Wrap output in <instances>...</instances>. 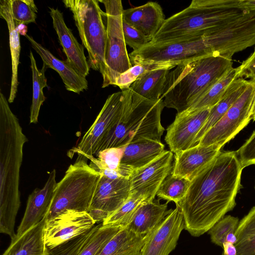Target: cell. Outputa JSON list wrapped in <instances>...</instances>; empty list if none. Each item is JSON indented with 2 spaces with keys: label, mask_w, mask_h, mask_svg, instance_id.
<instances>
[{
  "label": "cell",
  "mask_w": 255,
  "mask_h": 255,
  "mask_svg": "<svg viewBox=\"0 0 255 255\" xmlns=\"http://www.w3.org/2000/svg\"><path fill=\"white\" fill-rule=\"evenodd\" d=\"M0 16L5 20L9 32L12 74L8 102L11 103L14 101L17 91V71L21 47L19 34L16 29L17 22L13 19L11 13V0H0Z\"/></svg>",
  "instance_id": "cell-23"
},
{
  "label": "cell",
  "mask_w": 255,
  "mask_h": 255,
  "mask_svg": "<svg viewBox=\"0 0 255 255\" xmlns=\"http://www.w3.org/2000/svg\"><path fill=\"white\" fill-rule=\"evenodd\" d=\"M130 194L129 179H111L102 175L88 212L96 223L103 222L124 204Z\"/></svg>",
  "instance_id": "cell-12"
},
{
  "label": "cell",
  "mask_w": 255,
  "mask_h": 255,
  "mask_svg": "<svg viewBox=\"0 0 255 255\" xmlns=\"http://www.w3.org/2000/svg\"><path fill=\"white\" fill-rule=\"evenodd\" d=\"M185 228L183 214L176 205L150 233L141 248L140 255H169L176 247Z\"/></svg>",
  "instance_id": "cell-15"
},
{
  "label": "cell",
  "mask_w": 255,
  "mask_h": 255,
  "mask_svg": "<svg viewBox=\"0 0 255 255\" xmlns=\"http://www.w3.org/2000/svg\"><path fill=\"white\" fill-rule=\"evenodd\" d=\"M53 26L55 30L66 61L82 76L89 75L90 67L85 56L84 47L75 37L64 21L62 13L58 9L49 7Z\"/></svg>",
  "instance_id": "cell-17"
},
{
  "label": "cell",
  "mask_w": 255,
  "mask_h": 255,
  "mask_svg": "<svg viewBox=\"0 0 255 255\" xmlns=\"http://www.w3.org/2000/svg\"><path fill=\"white\" fill-rule=\"evenodd\" d=\"M25 36L47 68L54 70L59 74L67 90L79 94L88 89V83L86 78L80 75L66 60L57 59L48 50L34 40L32 36L27 34Z\"/></svg>",
  "instance_id": "cell-20"
},
{
  "label": "cell",
  "mask_w": 255,
  "mask_h": 255,
  "mask_svg": "<svg viewBox=\"0 0 255 255\" xmlns=\"http://www.w3.org/2000/svg\"><path fill=\"white\" fill-rule=\"evenodd\" d=\"M145 198L130 195L124 204L113 214L102 222L105 226L125 227L137 208L144 202H148Z\"/></svg>",
  "instance_id": "cell-34"
},
{
  "label": "cell",
  "mask_w": 255,
  "mask_h": 255,
  "mask_svg": "<svg viewBox=\"0 0 255 255\" xmlns=\"http://www.w3.org/2000/svg\"><path fill=\"white\" fill-rule=\"evenodd\" d=\"M123 19L143 33L150 41L166 19L161 6L153 1L124 9Z\"/></svg>",
  "instance_id": "cell-19"
},
{
  "label": "cell",
  "mask_w": 255,
  "mask_h": 255,
  "mask_svg": "<svg viewBox=\"0 0 255 255\" xmlns=\"http://www.w3.org/2000/svg\"><path fill=\"white\" fill-rule=\"evenodd\" d=\"M96 222L87 212L65 210L50 220L44 229V239L48 249L70 241L92 229Z\"/></svg>",
  "instance_id": "cell-11"
},
{
  "label": "cell",
  "mask_w": 255,
  "mask_h": 255,
  "mask_svg": "<svg viewBox=\"0 0 255 255\" xmlns=\"http://www.w3.org/2000/svg\"><path fill=\"white\" fill-rule=\"evenodd\" d=\"M211 108L177 114L173 122L166 129L165 141L175 154L193 145L197 134L205 125Z\"/></svg>",
  "instance_id": "cell-14"
},
{
  "label": "cell",
  "mask_w": 255,
  "mask_h": 255,
  "mask_svg": "<svg viewBox=\"0 0 255 255\" xmlns=\"http://www.w3.org/2000/svg\"><path fill=\"white\" fill-rule=\"evenodd\" d=\"M239 221L237 217L225 216L208 231L211 242L222 248L225 242L235 245L237 241L236 231Z\"/></svg>",
  "instance_id": "cell-33"
},
{
  "label": "cell",
  "mask_w": 255,
  "mask_h": 255,
  "mask_svg": "<svg viewBox=\"0 0 255 255\" xmlns=\"http://www.w3.org/2000/svg\"><path fill=\"white\" fill-rule=\"evenodd\" d=\"M123 228L105 226L102 223L95 226L78 255H99L109 241Z\"/></svg>",
  "instance_id": "cell-31"
},
{
  "label": "cell",
  "mask_w": 255,
  "mask_h": 255,
  "mask_svg": "<svg viewBox=\"0 0 255 255\" xmlns=\"http://www.w3.org/2000/svg\"><path fill=\"white\" fill-rule=\"evenodd\" d=\"M46 216L20 237L11 240L2 255H47L48 249L44 239Z\"/></svg>",
  "instance_id": "cell-22"
},
{
  "label": "cell",
  "mask_w": 255,
  "mask_h": 255,
  "mask_svg": "<svg viewBox=\"0 0 255 255\" xmlns=\"http://www.w3.org/2000/svg\"><path fill=\"white\" fill-rule=\"evenodd\" d=\"M11 10L13 19L18 22H36L37 8L33 0H11Z\"/></svg>",
  "instance_id": "cell-36"
},
{
  "label": "cell",
  "mask_w": 255,
  "mask_h": 255,
  "mask_svg": "<svg viewBox=\"0 0 255 255\" xmlns=\"http://www.w3.org/2000/svg\"><path fill=\"white\" fill-rule=\"evenodd\" d=\"M160 199L143 203L135 211L125 227L139 235L151 232L170 212L167 210L168 202L161 204Z\"/></svg>",
  "instance_id": "cell-21"
},
{
  "label": "cell",
  "mask_w": 255,
  "mask_h": 255,
  "mask_svg": "<svg viewBox=\"0 0 255 255\" xmlns=\"http://www.w3.org/2000/svg\"><path fill=\"white\" fill-rule=\"evenodd\" d=\"M222 147L216 144H197L175 154L172 174L191 181L221 152Z\"/></svg>",
  "instance_id": "cell-18"
},
{
  "label": "cell",
  "mask_w": 255,
  "mask_h": 255,
  "mask_svg": "<svg viewBox=\"0 0 255 255\" xmlns=\"http://www.w3.org/2000/svg\"><path fill=\"white\" fill-rule=\"evenodd\" d=\"M29 58L32 77V98L30 107V123L36 124L41 106L45 100L43 89L48 87L45 75L47 67L43 63L42 68L38 69L31 51L29 53Z\"/></svg>",
  "instance_id": "cell-30"
},
{
  "label": "cell",
  "mask_w": 255,
  "mask_h": 255,
  "mask_svg": "<svg viewBox=\"0 0 255 255\" xmlns=\"http://www.w3.org/2000/svg\"><path fill=\"white\" fill-rule=\"evenodd\" d=\"M28 140L8 100L0 92V232L15 238V219L20 206V169Z\"/></svg>",
  "instance_id": "cell-2"
},
{
  "label": "cell",
  "mask_w": 255,
  "mask_h": 255,
  "mask_svg": "<svg viewBox=\"0 0 255 255\" xmlns=\"http://www.w3.org/2000/svg\"><path fill=\"white\" fill-rule=\"evenodd\" d=\"M87 159L78 155L57 183L47 220L68 210L88 212L102 174L88 164Z\"/></svg>",
  "instance_id": "cell-6"
},
{
  "label": "cell",
  "mask_w": 255,
  "mask_h": 255,
  "mask_svg": "<svg viewBox=\"0 0 255 255\" xmlns=\"http://www.w3.org/2000/svg\"><path fill=\"white\" fill-rule=\"evenodd\" d=\"M170 70L159 69L143 74L129 87V89L139 96L151 101H157L162 94L164 84Z\"/></svg>",
  "instance_id": "cell-27"
},
{
  "label": "cell",
  "mask_w": 255,
  "mask_h": 255,
  "mask_svg": "<svg viewBox=\"0 0 255 255\" xmlns=\"http://www.w3.org/2000/svg\"><path fill=\"white\" fill-rule=\"evenodd\" d=\"M173 153L165 150L148 164L133 170L129 177L130 195L142 196L148 201L155 199L165 178L171 172Z\"/></svg>",
  "instance_id": "cell-13"
},
{
  "label": "cell",
  "mask_w": 255,
  "mask_h": 255,
  "mask_svg": "<svg viewBox=\"0 0 255 255\" xmlns=\"http://www.w3.org/2000/svg\"><path fill=\"white\" fill-rule=\"evenodd\" d=\"M238 1L193 0L188 7L166 19L149 42H168L217 29L248 12L238 8Z\"/></svg>",
  "instance_id": "cell-4"
},
{
  "label": "cell",
  "mask_w": 255,
  "mask_h": 255,
  "mask_svg": "<svg viewBox=\"0 0 255 255\" xmlns=\"http://www.w3.org/2000/svg\"><path fill=\"white\" fill-rule=\"evenodd\" d=\"M190 183L188 179L175 176L171 172L161 183L156 196L159 199L172 201L178 205L186 195Z\"/></svg>",
  "instance_id": "cell-32"
},
{
  "label": "cell",
  "mask_w": 255,
  "mask_h": 255,
  "mask_svg": "<svg viewBox=\"0 0 255 255\" xmlns=\"http://www.w3.org/2000/svg\"><path fill=\"white\" fill-rule=\"evenodd\" d=\"M239 78L255 81V48L251 55L238 67Z\"/></svg>",
  "instance_id": "cell-40"
},
{
  "label": "cell",
  "mask_w": 255,
  "mask_h": 255,
  "mask_svg": "<svg viewBox=\"0 0 255 255\" xmlns=\"http://www.w3.org/2000/svg\"><path fill=\"white\" fill-rule=\"evenodd\" d=\"M238 8L244 11H255V0H239Z\"/></svg>",
  "instance_id": "cell-41"
},
{
  "label": "cell",
  "mask_w": 255,
  "mask_h": 255,
  "mask_svg": "<svg viewBox=\"0 0 255 255\" xmlns=\"http://www.w3.org/2000/svg\"><path fill=\"white\" fill-rule=\"evenodd\" d=\"M238 78V67L233 68L185 111L193 112L212 108L222 99L232 83Z\"/></svg>",
  "instance_id": "cell-28"
},
{
  "label": "cell",
  "mask_w": 255,
  "mask_h": 255,
  "mask_svg": "<svg viewBox=\"0 0 255 255\" xmlns=\"http://www.w3.org/2000/svg\"><path fill=\"white\" fill-rule=\"evenodd\" d=\"M233 68L232 59L216 54L183 63L167 74L160 99L164 107L181 113Z\"/></svg>",
  "instance_id": "cell-3"
},
{
  "label": "cell",
  "mask_w": 255,
  "mask_h": 255,
  "mask_svg": "<svg viewBox=\"0 0 255 255\" xmlns=\"http://www.w3.org/2000/svg\"><path fill=\"white\" fill-rule=\"evenodd\" d=\"M223 252L222 255H237V251L235 244L225 242L222 247Z\"/></svg>",
  "instance_id": "cell-42"
},
{
  "label": "cell",
  "mask_w": 255,
  "mask_h": 255,
  "mask_svg": "<svg viewBox=\"0 0 255 255\" xmlns=\"http://www.w3.org/2000/svg\"><path fill=\"white\" fill-rule=\"evenodd\" d=\"M251 116V119L253 121H255V95L252 105Z\"/></svg>",
  "instance_id": "cell-44"
},
{
  "label": "cell",
  "mask_w": 255,
  "mask_h": 255,
  "mask_svg": "<svg viewBox=\"0 0 255 255\" xmlns=\"http://www.w3.org/2000/svg\"><path fill=\"white\" fill-rule=\"evenodd\" d=\"M236 152L243 168L255 165V130Z\"/></svg>",
  "instance_id": "cell-39"
},
{
  "label": "cell",
  "mask_w": 255,
  "mask_h": 255,
  "mask_svg": "<svg viewBox=\"0 0 255 255\" xmlns=\"http://www.w3.org/2000/svg\"><path fill=\"white\" fill-rule=\"evenodd\" d=\"M106 9L107 37L105 53L106 76L102 88L115 85L118 77L132 66L128 53L123 30L121 0H100Z\"/></svg>",
  "instance_id": "cell-8"
},
{
  "label": "cell",
  "mask_w": 255,
  "mask_h": 255,
  "mask_svg": "<svg viewBox=\"0 0 255 255\" xmlns=\"http://www.w3.org/2000/svg\"><path fill=\"white\" fill-rule=\"evenodd\" d=\"M250 83L244 78L234 81L222 99L211 109L209 117L197 136L193 146L197 145L204 134L225 114L229 108L244 92Z\"/></svg>",
  "instance_id": "cell-25"
},
{
  "label": "cell",
  "mask_w": 255,
  "mask_h": 255,
  "mask_svg": "<svg viewBox=\"0 0 255 255\" xmlns=\"http://www.w3.org/2000/svg\"><path fill=\"white\" fill-rule=\"evenodd\" d=\"M132 92L129 89L109 95L94 123L82 137L77 146L68 152L84 157L96 155L99 146L110 131L118 124L128 112Z\"/></svg>",
  "instance_id": "cell-9"
},
{
  "label": "cell",
  "mask_w": 255,
  "mask_h": 255,
  "mask_svg": "<svg viewBox=\"0 0 255 255\" xmlns=\"http://www.w3.org/2000/svg\"><path fill=\"white\" fill-rule=\"evenodd\" d=\"M164 107L161 99L151 101L132 92L128 112L103 138L96 156L106 149L125 146L140 140L149 139L161 141L165 130L161 123V115Z\"/></svg>",
  "instance_id": "cell-5"
},
{
  "label": "cell",
  "mask_w": 255,
  "mask_h": 255,
  "mask_svg": "<svg viewBox=\"0 0 255 255\" xmlns=\"http://www.w3.org/2000/svg\"><path fill=\"white\" fill-rule=\"evenodd\" d=\"M16 29L19 35L25 36L27 31L26 24L17 22Z\"/></svg>",
  "instance_id": "cell-43"
},
{
  "label": "cell",
  "mask_w": 255,
  "mask_h": 255,
  "mask_svg": "<svg viewBox=\"0 0 255 255\" xmlns=\"http://www.w3.org/2000/svg\"><path fill=\"white\" fill-rule=\"evenodd\" d=\"M56 175L55 169L49 172L44 187L35 189L29 195L25 211L15 238L20 237L39 223L47 215L57 183Z\"/></svg>",
  "instance_id": "cell-16"
},
{
  "label": "cell",
  "mask_w": 255,
  "mask_h": 255,
  "mask_svg": "<svg viewBox=\"0 0 255 255\" xmlns=\"http://www.w3.org/2000/svg\"><path fill=\"white\" fill-rule=\"evenodd\" d=\"M236 151H221L191 181L178 204L185 229L199 237L236 206L243 169Z\"/></svg>",
  "instance_id": "cell-1"
},
{
  "label": "cell",
  "mask_w": 255,
  "mask_h": 255,
  "mask_svg": "<svg viewBox=\"0 0 255 255\" xmlns=\"http://www.w3.org/2000/svg\"><path fill=\"white\" fill-rule=\"evenodd\" d=\"M159 69L171 70L169 66L161 64L133 65L130 68L121 74L117 79L115 86L119 87L122 91L128 89L131 85L138 78L148 71Z\"/></svg>",
  "instance_id": "cell-35"
},
{
  "label": "cell",
  "mask_w": 255,
  "mask_h": 255,
  "mask_svg": "<svg viewBox=\"0 0 255 255\" xmlns=\"http://www.w3.org/2000/svg\"><path fill=\"white\" fill-rule=\"evenodd\" d=\"M255 95V81L250 83L244 92L222 118L202 136L197 144L221 147L234 138L251 119V110Z\"/></svg>",
  "instance_id": "cell-10"
},
{
  "label": "cell",
  "mask_w": 255,
  "mask_h": 255,
  "mask_svg": "<svg viewBox=\"0 0 255 255\" xmlns=\"http://www.w3.org/2000/svg\"><path fill=\"white\" fill-rule=\"evenodd\" d=\"M123 30L126 45L136 51L150 42L141 32L130 25L123 19Z\"/></svg>",
  "instance_id": "cell-38"
},
{
  "label": "cell",
  "mask_w": 255,
  "mask_h": 255,
  "mask_svg": "<svg viewBox=\"0 0 255 255\" xmlns=\"http://www.w3.org/2000/svg\"><path fill=\"white\" fill-rule=\"evenodd\" d=\"M236 236L237 255H255V206L239 221Z\"/></svg>",
  "instance_id": "cell-29"
},
{
  "label": "cell",
  "mask_w": 255,
  "mask_h": 255,
  "mask_svg": "<svg viewBox=\"0 0 255 255\" xmlns=\"http://www.w3.org/2000/svg\"><path fill=\"white\" fill-rule=\"evenodd\" d=\"M90 231L70 241L52 249H48L47 255H78L83 246L90 236Z\"/></svg>",
  "instance_id": "cell-37"
},
{
  "label": "cell",
  "mask_w": 255,
  "mask_h": 255,
  "mask_svg": "<svg viewBox=\"0 0 255 255\" xmlns=\"http://www.w3.org/2000/svg\"><path fill=\"white\" fill-rule=\"evenodd\" d=\"M72 12L83 45L88 53L90 68L98 71L103 80L106 76L105 53L107 30L104 22L106 13L96 0H64Z\"/></svg>",
  "instance_id": "cell-7"
},
{
  "label": "cell",
  "mask_w": 255,
  "mask_h": 255,
  "mask_svg": "<svg viewBox=\"0 0 255 255\" xmlns=\"http://www.w3.org/2000/svg\"><path fill=\"white\" fill-rule=\"evenodd\" d=\"M161 141L145 139L125 146L121 163L135 170L148 164L164 152Z\"/></svg>",
  "instance_id": "cell-24"
},
{
  "label": "cell",
  "mask_w": 255,
  "mask_h": 255,
  "mask_svg": "<svg viewBox=\"0 0 255 255\" xmlns=\"http://www.w3.org/2000/svg\"><path fill=\"white\" fill-rule=\"evenodd\" d=\"M148 235H137L123 227L109 241L99 255H140Z\"/></svg>",
  "instance_id": "cell-26"
}]
</instances>
